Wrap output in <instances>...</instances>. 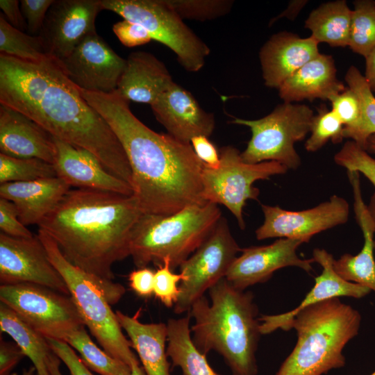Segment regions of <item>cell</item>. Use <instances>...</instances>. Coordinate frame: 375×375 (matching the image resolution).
Here are the masks:
<instances>
[{"label": "cell", "mask_w": 375, "mask_h": 375, "mask_svg": "<svg viewBox=\"0 0 375 375\" xmlns=\"http://www.w3.org/2000/svg\"><path fill=\"white\" fill-rule=\"evenodd\" d=\"M0 104L27 116L53 138L90 151L131 185V169L120 142L55 58L29 62L0 54Z\"/></svg>", "instance_id": "6da1fadb"}, {"label": "cell", "mask_w": 375, "mask_h": 375, "mask_svg": "<svg viewBox=\"0 0 375 375\" xmlns=\"http://www.w3.org/2000/svg\"><path fill=\"white\" fill-rule=\"evenodd\" d=\"M80 92L120 142L131 169L133 196L143 213L168 215L208 203L203 196V162L190 143L149 128L117 90L110 94Z\"/></svg>", "instance_id": "7a4b0ae2"}, {"label": "cell", "mask_w": 375, "mask_h": 375, "mask_svg": "<svg viewBox=\"0 0 375 375\" xmlns=\"http://www.w3.org/2000/svg\"><path fill=\"white\" fill-rule=\"evenodd\" d=\"M142 213L133 194L76 188L38 226L72 264L112 281V266L130 256L131 233Z\"/></svg>", "instance_id": "3957f363"}, {"label": "cell", "mask_w": 375, "mask_h": 375, "mask_svg": "<svg viewBox=\"0 0 375 375\" xmlns=\"http://www.w3.org/2000/svg\"><path fill=\"white\" fill-rule=\"evenodd\" d=\"M189 313L193 342L204 355L215 351L224 358L233 375H256V351L260 334L258 308L251 292L233 286L225 278L208 290Z\"/></svg>", "instance_id": "277c9868"}, {"label": "cell", "mask_w": 375, "mask_h": 375, "mask_svg": "<svg viewBox=\"0 0 375 375\" xmlns=\"http://www.w3.org/2000/svg\"><path fill=\"white\" fill-rule=\"evenodd\" d=\"M361 319L338 297L300 310L289 326L297 331V344L276 375H322L344 367L343 349L358 335Z\"/></svg>", "instance_id": "5b68a950"}, {"label": "cell", "mask_w": 375, "mask_h": 375, "mask_svg": "<svg viewBox=\"0 0 375 375\" xmlns=\"http://www.w3.org/2000/svg\"><path fill=\"white\" fill-rule=\"evenodd\" d=\"M222 212L217 204H196L172 215L142 213L130 237V256L138 268L165 262L174 270L209 237Z\"/></svg>", "instance_id": "8992f818"}, {"label": "cell", "mask_w": 375, "mask_h": 375, "mask_svg": "<svg viewBox=\"0 0 375 375\" xmlns=\"http://www.w3.org/2000/svg\"><path fill=\"white\" fill-rule=\"evenodd\" d=\"M38 235L50 261L64 279L85 326L103 350L130 367L139 361L110 307L122 299L126 292L125 288L111 280L98 278L72 264L54 240L43 230L39 228Z\"/></svg>", "instance_id": "52a82bcc"}, {"label": "cell", "mask_w": 375, "mask_h": 375, "mask_svg": "<svg viewBox=\"0 0 375 375\" xmlns=\"http://www.w3.org/2000/svg\"><path fill=\"white\" fill-rule=\"evenodd\" d=\"M305 104L284 102L258 119L235 118L231 123L249 127L251 138L240 155L250 164L276 161L288 169H297L301 158L294 148L308 133L314 117Z\"/></svg>", "instance_id": "ba28073f"}, {"label": "cell", "mask_w": 375, "mask_h": 375, "mask_svg": "<svg viewBox=\"0 0 375 375\" xmlns=\"http://www.w3.org/2000/svg\"><path fill=\"white\" fill-rule=\"evenodd\" d=\"M100 3L103 10L145 28L152 40L174 52L186 71L197 72L204 66L210 48L165 0H100Z\"/></svg>", "instance_id": "9c48e42d"}, {"label": "cell", "mask_w": 375, "mask_h": 375, "mask_svg": "<svg viewBox=\"0 0 375 375\" xmlns=\"http://www.w3.org/2000/svg\"><path fill=\"white\" fill-rule=\"evenodd\" d=\"M219 153V167L213 169L203 163L201 172L203 199L206 202L226 207L243 230L245 228L243 208L246 201L256 199L260 193L253 183L283 174L288 169L276 161L247 163L242 160L241 152L233 146L222 147Z\"/></svg>", "instance_id": "30bf717a"}, {"label": "cell", "mask_w": 375, "mask_h": 375, "mask_svg": "<svg viewBox=\"0 0 375 375\" xmlns=\"http://www.w3.org/2000/svg\"><path fill=\"white\" fill-rule=\"evenodd\" d=\"M0 301L46 338L65 341L85 326L72 297L45 286L1 285Z\"/></svg>", "instance_id": "8fae6325"}, {"label": "cell", "mask_w": 375, "mask_h": 375, "mask_svg": "<svg viewBox=\"0 0 375 375\" xmlns=\"http://www.w3.org/2000/svg\"><path fill=\"white\" fill-rule=\"evenodd\" d=\"M241 249L227 220L222 217L206 240L179 267L184 278L179 285L181 293L174 312H189L197 300L225 278Z\"/></svg>", "instance_id": "7c38bea8"}, {"label": "cell", "mask_w": 375, "mask_h": 375, "mask_svg": "<svg viewBox=\"0 0 375 375\" xmlns=\"http://www.w3.org/2000/svg\"><path fill=\"white\" fill-rule=\"evenodd\" d=\"M263 224L256 231L262 240L272 238H291L308 242L320 232L348 221L349 205L344 198L332 196L328 201L301 211L286 210L278 206L262 204Z\"/></svg>", "instance_id": "4fadbf2b"}, {"label": "cell", "mask_w": 375, "mask_h": 375, "mask_svg": "<svg viewBox=\"0 0 375 375\" xmlns=\"http://www.w3.org/2000/svg\"><path fill=\"white\" fill-rule=\"evenodd\" d=\"M68 78L80 90L110 94L117 90L126 65L97 32L85 37L64 59L58 60Z\"/></svg>", "instance_id": "5bb4252c"}, {"label": "cell", "mask_w": 375, "mask_h": 375, "mask_svg": "<svg viewBox=\"0 0 375 375\" xmlns=\"http://www.w3.org/2000/svg\"><path fill=\"white\" fill-rule=\"evenodd\" d=\"M0 283H34L69 295L64 279L50 261L38 235L19 238L1 232Z\"/></svg>", "instance_id": "9a60e30c"}, {"label": "cell", "mask_w": 375, "mask_h": 375, "mask_svg": "<svg viewBox=\"0 0 375 375\" xmlns=\"http://www.w3.org/2000/svg\"><path fill=\"white\" fill-rule=\"evenodd\" d=\"M100 0H56L49 8L40 35L49 53L58 60L66 58L88 35L96 32Z\"/></svg>", "instance_id": "2e32d148"}, {"label": "cell", "mask_w": 375, "mask_h": 375, "mask_svg": "<svg viewBox=\"0 0 375 375\" xmlns=\"http://www.w3.org/2000/svg\"><path fill=\"white\" fill-rule=\"evenodd\" d=\"M303 243L298 239L279 238L269 245L242 249L225 278L235 288L244 290L267 281L274 272L285 267H297L310 272L314 259H301L297 254L298 247Z\"/></svg>", "instance_id": "e0dca14e"}, {"label": "cell", "mask_w": 375, "mask_h": 375, "mask_svg": "<svg viewBox=\"0 0 375 375\" xmlns=\"http://www.w3.org/2000/svg\"><path fill=\"white\" fill-rule=\"evenodd\" d=\"M151 108L167 133L185 143H190L197 136L209 138L215 127L214 115L204 110L189 91L175 82Z\"/></svg>", "instance_id": "ac0fdd59"}, {"label": "cell", "mask_w": 375, "mask_h": 375, "mask_svg": "<svg viewBox=\"0 0 375 375\" xmlns=\"http://www.w3.org/2000/svg\"><path fill=\"white\" fill-rule=\"evenodd\" d=\"M57 176L70 187L133 195L131 185L110 172L90 151L53 138Z\"/></svg>", "instance_id": "d6986e66"}, {"label": "cell", "mask_w": 375, "mask_h": 375, "mask_svg": "<svg viewBox=\"0 0 375 375\" xmlns=\"http://www.w3.org/2000/svg\"><path fill=\"white\" fill-rule=\"evenodd\" d=\"M319 43L311 36L281 31L272 35L259 51V59L265 86H280L308 61L318 56Z\"/></svg>", "instance_id": "ffe728a7"}, {"label": "cell", "mask_w": 375, "mask_h": 375, "mask_svg": "<svg viewBox=\"0 0 375 375\" xmlns=\"http://www.w3.org/2000/svg\"><path fill=\"white\" fill-rule=\"evenodd\" d=\"M312 258L322 266V272L315 278V285L312 290L294 309L282 314L262 315L259 317L261 335L271 333L277 329L289 331L290 324L294 315L315 303L339 297L360 299L370 293L371 290L367 288L341 278L333 269V255L325 249H315Z\"/></svg>", "instance_id": "44dd1931"}, {"label": "cell", "mask_w": 375, "mask_h": 375, "mask_svg": "<svg viewBox=\"0 0 375 375\" xmlns=\"http://www.w3.org/2000/svg\"><path fill=\"white\" fill-rule=\"evenodd\" d=\"M0 151L21 158H38L53 165L56 147L53 136L24 114L0 104Z\"/></svg>", "instance_id": "7402d4cb"}, {"label": "cell", "mask_w": 375, "mask_h": 375, "mask_svg": "<svg viewBox=\"0 0 375 375\" xmlns=\"http://www.w3.org/2000/svg\"><path fill=\"white\" fill-rule=\"evenodd\" d=\"M353 194V210L356 220L363 235L364 244L360 251L353 256L343 254L333 260L335 272L344 280L354 283L375 292V260L374 257V235L375 225L367 205L362 199L360 173L347 172Z\"/></svg>", "instance_id": "603a6c76"}, {"label": "cell", "mask_w": 375, "mask_h": 375, "mask_svg": "<svg viewBox=\"0 0 375 375\" xmlns=\"http://www.w3.org/2000/svg\"><path fill=\"white\" fill-rule=\"evenodd\" d=\"M58 176L2 183L0 197L11 201L25 226L38 224L58 206L70 190Z\"/></svg>", "instance_id": "cb8c5ba5"}, {"label": "cell", "mask_w": 375, "mask_h": 375, "mask_svg": "<svg viewBox=\"0 0 375 375\" xmlns=\"http://www.w3.org/2000/svg\"><path fill=\"white\" fill-rule=\"evenodd\" d=\"M173 82L161 60L149 52L138 51L126 59L116 90L128 101L151 106Z\"/></svg>", "instance_id": "d4e9b609"}, {"label": "cell", "mask_w": 375, "mask_h": 375, "mask_svg": "<svg viewBox=\"0 0 375 375\" xmlns=\"http://www.w3.org/2000/svg\"><path fill=\"white\" fill-rule=\"evenodd\" d=\"M336 72L333 56L319 53L285 81L278 89L279 96L286 103L329 100L347 88Z\"/></svg>", "instance_id": "484cf974"}, {"label": "cell", "mask_w": 375, "mask_h": 375, "mask_svg": "<svg viewBox=\"0 0 375 375\" xmlns=\"http://www.w3.org/2000/svg\"><path fill=\"white\" fill-rule=\"evenodd\" d=\"M118 322L129 338L142 362L146 375H171L167 360L166 342H167V324L141 322L140 311L133 316L117 310Z\"/></svg>", "instance_id": "4316f807"}, {"label": "cell", "mask_w": 375, "mask_h": 375, "mask_svg": "<svg viewBox=\"0 0 375 375\" xmlns=\"http://www.w3.org/2000/svg\"><path fill=\"white\" fill-rule=\"evenodd\" d=\"M190 313L178 319H169L167 326V354L174 367L183 375H221L208 364L206 355L194 344L191 336Z\"/></svg>", "instance_id": "83f0119b"}, {"label": "cell", "mask_w": 375, "mask_h": 375, "mask_svg": "<svg viewBox=\"0 0 375 375\" xmlns=\"http://www.w3.org/2000/svg\"><path fill=\"white\" fill-rule=\"evenodd\" d=\"M351 12L345 0L324 3L309 14L304 26L318 43L345 47L349 44Z\"/></svg>", "instance_id": "f1b7e54d"}, {"label": "cell", "mask_w": 375, "mask_h": 375, "mask_svg": "<svg viewBox=\"0 0 375 375\" xmlns=\"http://www.w3.org/2000/svg\"><path fill=\"white\" fill-rule=\"evenodd\" d=\"M0 329L9 335L25 356L31 360L38 374L50 375L48 362L53 351L47 338L2 303L0 304Z\"/></svg>", "instance_id": "f546056e"}, {"label": "cell", "mask_w": 375, "mask_h": 375, "mask_svg": "<svg viewBox=\"0 0 375 375\" xmlns=\"http://www.w3.org/2000/svg\"><path fill=\"white\" fill-rule=\"evenodd\" d=\"M80 355L85 365L100 375H130L131 367L101 349L82 326L65 341Z\"/></svg>", "instance_id": "4dcf8cb0"}, {"label": "cell", "mask_w": 375, "mask_h": 375, "mask_svg": "<svg viewBox=\"0 0 375 375\" xmlns=\"http://www.w3.org/2000/svg\"><path fill=\"white\" fill-rule=\"evenodd\" d=\"M0 54L29 62L52 58L40 35H29L15 28L3 13L0 14Z\"/></svg>", "instance_id": "1f68e13d"}, {"label": "cell", "mask_w": 375, "mask_h": 375, "mask_svg": "<svg viewBox=\"0 0 375 375\" xmlns=\"http://www.w3.org/2000/svg\"><path fill=\"white\" fill-rule=\"evenodd\" d=\"M353 4L348 47L365 58L375 47V1L358 0Z\"/></svg>", "instance_id": "d6a6232c"}, {"label": "cell", "mask_w": 375, "mask_h": 375, "mask_svg": "<svg viewBox=\"0 0 375 375\" xmlns=\"http://www.w3.org/2000/svg\"><path fill=\"white\" fill-rule=\"evenodd\" d=\"M57 176L53 165L38 158H21L0 153V183L24 182Z\"/></svg>", "instance_id": "836d02e7"}, {"label": "cell", "mask_w": 375, "mask_h": 375, "mask_svg": "<svg viewBox=\"0 0 375 375\" xmlns=\"http://www.w3.org/2000/svg\"><path fill=\"white\" fill-rule=\"evenodd\" d=\"M344 79L348 88L358 95L362 108V123L352 141L365 149L369 137L375 134V97L356 67L352 65L348 69Z\"/></svg>", "instance_id": "e575fe53"}, {"label": "cell", "mask_w": 375, "mask_h": 375, "mask_svg": "<svg viewBox=\"0 0 375 375\" xmlns=\"http://www.w3.org/2000/svg\"><path fill=\"white\" fill-rule=\"evenodd\" d=\"M344 126L331 110L321 104L317 114L314 115L310 126V135L305 143V149L315 152L322 149L328 141L340 143L344 139Z\"/></svg>", "instance_id": "d590c367"}, {"label": "cell", "mask_w": 375, "mask_h": 375, "mask_svg": "<svg viewBox=\"0 0 375 375\" xmlns=\"http://www.w3.org/2000/svg\"><path fill=\"white\" fill-rule=\"evenodd\" d=\"M331 110L344 126V138L353 140L362 123V108L358 95L349 88L332 96Z\"/></svg>", "instance_id": "8d00e7d4"}, {"label": "cell", "mask_w": 375, "mask_h": 375, "mask_svg": "<svg viewBox=\"0 0 375 375\" xmlns=\"http://www.w3.org/2000/svg\"><path fill=\"white\" fill-rule=\"evenodd\" d=\"M183 19L199 22L216 19L225 16L232 9L231 0H165Z\"/></svg>", "instance_id": "74e56055"}, {"label": "cell", "mask_w": 375, "mask_h": 375, "mask_svg": "<svg viewBox=\"0 0 375 375\" xmlns=\"http://www.w3.org/2000/svg\"><path fill=\"white\" fill-rule=\"evenodd\" d=\"M334 160L347 171L362 174L375 187V159L355 142H345L334 156Z\"/></svg>", "instance_id": "f35d334b"}, {"label": "cell", "mask_w": 375, "mask_h": 375, "mask_svg": "<svg viewBox=\"0 0 375 375\" xmlns=\"http://www.w3.org/2000/svg\"><path fill=\"white\" fill-rule=\"evenodd\" d=\"M183 278L181 273H174L169 263L165 262L154 272L153 294L165 306L172 307L178 299L181 290L178 283Z\"/></svg>", "instance_id": "ab89813d"}, {"label": "cell", "mask_w": 375, "mask_h": 375, "mask_svg": "<svg viewBox=\"0 0 375 375\" xmlns=\"http://www.w3.org/2000/svg\"><path fill=\"white\" fill-rule=\"evenodd\" d=\"M0 228L1 233L14 238H30L34 235L19 219L15 206L0 198Z\"/></svg>", "instance_id": "60d3db41"}, {"label": "cell", "mask_w": 375, "mask_h": 375, "mask_svg": "<svg viewBox=\"0 0 375 375\" xmlns=\"http://www.w3.org/2000/svg\"><path fill=\"white\" fill-rule=\"evenodd\" d=\"M112 31L120 42L126 47H134L149 43L151 36L147 30L139 24L123 19L112 26Z\"/></svg>", "instance_id": "b9f144b4"}, {"label": "cell", "mask_w": 375, "mask_h": 375, "mask_svg": "<svg viewBox=\"0 0 375 375\" xmlns=\"http://www.w3.org/2000/svg\"><path fill=\"white\" fill-rule=\"evenodd\" d=\"M55 0H21L20 7L30 33H40L51 6Z\"/></svg>", "instance_id": "7bdbcfd3"}, {"label": "cell", "mask_w": 375, "mask_h": 375, "mask_svg": "<svg viewBox=\"0 0 375 375\" xmlns=\"http://www.w3.org/2000/svg\"><path fill=\"white\" fill-rule=\"evenodd\" d=\"M47 340L53 353L65 363L70 375H94L66 342L51 338Z\"/></svg>", "instance_id": "ee69618b"}, {"label": "cell", "mask_w": 375, "mask_h": 375, "mask_svg": "<svg viewBox=\"0 0 375 375\" xmlns=\"http://www.w3.org/2000/svg\"><path fill=\"white\" fill-rule=\"evenodd\" d=\"M190 144L197 156L207 166L216 169L220 165L219 153L215 146L206 136L192 138Z\"/></svg>", "instance_id": "f6af8a7d"}, {"label": "cell", "mask_w": 375, "mask_h": 375, "mask_svg": "<svg viewBox=\"0 0 375 375\" xmlns=\"http://www.w3.org/2000/svg\"><path fill=\"white\" fill-rule=\"evenodd\" d=\"M129 285L138 295L150 297L153 293L154 272L148 267L138 268L128 275Z\"/></svg>", "instance_id": "bcb514c9"}, {"label": "cell", "mask_w": 375, "mask_h": 375, "mask_svg": "<svg viewBox=\"0 0 375 375\" xmlns=\"http://www.w3.org/2000/svg\"><path fill=\"white\" fill-rule=\"evenodd\" d=\"M25 356L17 344L1 339L0 375H9L12 369Z\"/></svg>", "instance_id": "7dc6e473"}, {"label": "cell", "mask_w": 375, "mask_h": 375, "mask_svg": "<svg viewBox=\"0 0 375 375\" xmlns=\"http://www.w3.org/2000/svg\"><path fill=\"white\" fill-rule=\"evenodd\" d=\"M20 1L17 0H1L0 8L6 20L15 28L23 31L26 22L22 15Z\"/></svg>", "instance_id": "c3c4849f"}, {"label": "cell", "mask_w": 375, "mask_h": 375, "mask_svg": "<svg viewBox=\"0 0 375 375\" xmlns=\"http://www.w3.org/2000/svg\"><path fill=\"white\" fill-rule=\"evenodd\" d=\"M363 76L372 92H375V47L365 57V71Z\"/></svg>", "instance_id": "681fc988"}, {"label": "cell", "mask_w": 375, "mask_h": 375, "mask_svg": "<svg viewBox=\"0 0 375 375\" xmlns=\"http://www.w3.org/2000/svg\"><path fill=\"white\" fill-rule=\"evenodd\" d=\"M307 1H293L290 3L289 6L287 9L285 10L278 17H275L269 24L274 23L277 19H279L281 17H286L290 19H293L298 15L301 8L306 5Z\"/></svg>", "instance_id": "f907efd6"}, {"label": "cell", "mask_w": 375, "mask_h": 375, "mask_svg": "<svg viewBox=\"0 0 375 375\" xmlns=\"http://www.w3.org/2000/svg\"><path fill=\"white\" fill-rule=\"evenodd\" d=\"M60 361L59 358L52 353L48 362V369L50 375H62L60 369Z\"/></svg>", "instance_id": "816d5d0a"}, {"label": "cell", "mask_w": 375, "mask_h": 375, "mask_svg": "<svg viewBox=\"0 0 375 375\" xmlns=\"http://www.w3.org/2000/svg\"><path fill=\"white\" fill-rule=\"evenodd\" d=\"M367 206L375 225V192L371 197ZM374 249L375 250V240L374 241Z\"/></svg>", "instance_id": "f5cc1de1"}, {"label": "cell", "mask_w": 375, "mask_h": 375, "mask_svg": "<svg viewBox=\"0 0 375 375\" xmlns=\"http://www.w3.org/2000/svg\"><path fill=\"white\" fill-rule=\"evenodd\" d=\"M130 375H146L142 367L140 365L139 361L133 362L131 366Z\"/></svg>", "instance_id": "db71d44e"}, {"label": "cell", "mask_w": 375, "mask_h": 375, "mask_svg": "<svg viewBox=\"0 0 375 375\" xmlns=\"http://www.w3.org/2000/svg\"><path fill=\"white\" fill-rule=\"evenodd\" d=\"M365 150L375 154V134L370 135L367 141Z\"/></svg>", "instance_id": "11a10c76"}, {"label": "cell", "mask_w": 375, "mask_h": 375, "mask_svg": "<svg viewBox=\"0 0 375 375\" xmlns=\"http://www.w3.org/2000/svg\"><path fill=\"white\" fill-rule=\"evenodd\" d=\"M36 369L34 366L29 367L28 369L24 370L22 375H35ZM9 375H17V373H11Z\"/></svg>", "instance_id": "9f6ffc18"}, {"label": "cell", "mask_w": 375, "mask_h": 375, "mask_svg": "<svg viewBox=\"0 0 375 375\" xmlns=\"http://www.w3.org/2000/svg\"><path fill=\"white\" fill-rule=\"evenodd\" d=\"M370 375H375V371L372 374H371Z\"/></svg>", "instance_id": "6f0895ef"}, {"label": "cell", "mask_w": 375, "mask_h": 375, "mask_svg": "<svg viewBox=\"0 0 375 375\" xmlns=\"http://www.w3.org/2000/svg\"><path fill=\"white\" fill-rule=\"evenodd\" d=\"M35 375H39V374H38L36 373V374H35Z\"/></svg>", "instance_id": "680465c9"}, {"label": "cell", "mask_w": 375, "mask_h": 375, "mask_svg": "<svg viewBox=\"0 0 375 375\" xmlns=\"http://www.w3.org/2000/svg\"></svg>", "instance_id": "91938a15"}]
</instances>
